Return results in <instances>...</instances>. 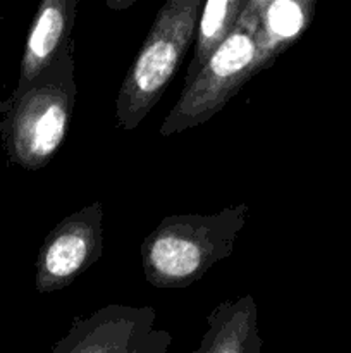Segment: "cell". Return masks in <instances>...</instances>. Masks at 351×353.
<instances>
[{"instance_id": "obj_9", "label": "cell", "mask_w": 351, "mask_h": 353, "mask_svg": "<svg viewBox=\"0 0 351 353\" xmlns=\"http://www.w3.org/2000/svg\"><path fill=\"white\" fill-rule=\"evenodd\" d=\"M262 41L275 62L308 30L315 16V0H255Z\"/></svg>"}, {"instance_id": "obj_3", "label": "cell", "mask_w": 351, "mask_h": 353, "mask_svg": "<svg viewBox=\"0 0 351 353\" xmlns=\"http://www.w3.org/2000/svg\"><path fill=\"white\" fill-rule=\"evenodd\" d=\"M274 64L262 41L255 0H248L236 28L206 61L160 126L162 137L182 133L212 119L255 74Z\"/></svg>"}, {"instance_id": "obj_2", "label": "cell", "mask_w": 351, "mask_h": 353, "mask_svg": "<svg viewBox=\"0 0 351 353\" xmlns=\"http://www.w3.org/2000/svg\"><path fill=\"white\" fill-rule=\"evenodd\" d=\"M250 214L246 203L215 214H178L157 224L141 243L145 279L157 290H181L200 281L229 257Z\"/></svg>"}, {"instance_id": "obj_4", "label": "cell", "mask_w": 351, "mask_h": 353, "mask_svg": "<svg viewBox=\"0 0 351 353\" xmlns=\"http://www.w3.org/2000/svg\"><path fill=\"white\" fill-rule=\"evenodd\" d=\"M202 6V0H169L158 9L117 93L119 130H136L162 99L195 41Z\"/></svg>"}, {"instance_id": "obj_12", "label": "cell", "mask_w": 351, "mask_h": 353, "mask_svg": "<svg viewBox=\"0 0 351 353\" xmlns=\"http://www.w3.org/2000/svg\"><path fill=\"white\" fill-rule=\"evenodd\" d=\"M6 107H7V102L6 100L0 99V117H2L3 112H6Z\"/></svg>"}, {"instance_id": "obj_10", "label": "cell", "mask_w": 351, "mask_h": 353, "mask_svg": "<svg viewBox=\"0 0 351 353\" xmlns=\"http://www.w3.org/2000/svg\"><path fill=\"white\" fill-rule=\"evenodd\" d=\"M248 0H206L200 10L196 23L195 48L186 71L184 86L196 78L213 52L227 40L236 28L241 14L246 9Z\"/></svg>"}, {"instance_id": "obj_6", "label": "cell", "mask_w": 351, "mask_h": 353, "mask_svg": "<svg viewBox=\"0 0 351 353\" xmlns=\"http://www.w3.org/2000/svg\"><path fill=\"white\" fill-rule=\"evenodd\" d=\"M103 252V207L93 202L64 217L41 243L34 286L38 293L58 292L88 271Z\"/></svg>"}, {"instance_id": "obj_11", "label": "cell", "mask_w": 351, "mask_h": 353, "mask_svg": "<svg viewBox=\"0 0 351 353\" xmlns=\"http://www.w3.org/2000/svg\"><path fill=\"white\" fill-rule=\"evenodd\" d=\"M109 7L112 9H127L129 6H133V0H127V2H114V0H109Z\"/></svg>"}, {"instance_id": "obj_8", "label": "cell", "mask_w": 351, "mask_h": 353, "mask_svg": "<svg viewBox=\"0 0 351 353\" xmlns=\"http://www.w3.org/2000/svg\"><path fill=\"white\" fill-rule=\"evenodd\" d=\"M186 353H262L258 305L251 295L219 303L206 317L198 348Z\"/></svg>"}, {"instance_id": "obj_1", "label": "cell", "mask_w": 351, "mask_h": 353, "mask_svg": "<svg viewBox=\"0 0 351 353\" xmlns=\"http://www.w3.org/2000/svg\"><path fill=\"white\" fill-rule=\"evenodd\" d=\"M76 97L71 41L36 79L6 99L0 140L9 164L24 171H38L50 164L69 133Z\"/></svg>"}, {"instance_id": "obj_7", "label": "cell", "mask_w": 351, "mask_h": 353, "mask_svg": "<svg viewBox=\"0 0 351 353\" xmlns=\"http://www.w3.org/2000/svg\"><path fill=\"white\" fill-rule=\"evenodd\" d=\"M79 0H43L28 30L19 76L14 90H23L57 61L71 43Z\"/></svg>"}, {"instance_id": "obj_5", "label": "cell", "mask_w": 351, "mask_h": 353, "mask_svg": "<svg viewBox=\"0 0 351 353\" xmlns=\"http://www.w3.org/2000/svg\"><path fill=\"white\" fill-rule=\"evenodd\" d=\"M153 307L109 303L74 317L52 353H169L172 334L155 327Z\"/></svg>"}]
</instances>
